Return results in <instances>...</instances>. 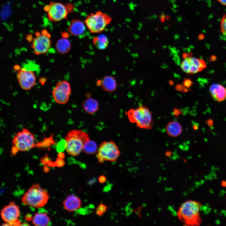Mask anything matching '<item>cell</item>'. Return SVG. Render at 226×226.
Instances as JSON below:
<instances>
[{
    "label": "cell",
    "mask_w": 226,
    "mask_h": 226,
    "mask_svg": "<svg viewBox=\"0 0 226 226\" xmlns=\"http://www.w3.org/2000/svg\"><path fill=\"white\" fill-rule=\"evenodd\" d=\"M201 206L198 202L191 200L186 201L179 208L177 216L186 225L199 226L202 222L200 213Z\"/></svg>",
    "instance_id": "1"
},
{
    "label": "cell",
    "mask_w": 226,
    "mask_h": 226,
    "mask_svg": "<svg viewBox=\"0 0 226 226\" xmlns=\"http://www.w3.org/2000/svg\"><path fill=\"white\" fill-rule=\"evenodd\" d=\"M66 150L69 155L76 156L82 151L85 144L90 140L89 135L81 130H72L65 136Z\"/></svg>",
    "instance_id": "2"
},
{
    "label": "cell",
    "mask_w": 226,
    "mask_h": 226,
    "mask_svg": "<svg viewBox=\"0 0 226 226\" xmlns=\"http://www.w3.org/2000/svg\"><path fill=\"white\" fill-rule=\"evenodd\" d=\"M49 198L47 191L38 183L33 184L23 196L21 201L24 205L34 208L45 206Z\"/></svg>",
    "instance_id": "3"
},
{
    "label": "cell",
    "mask_w": 226,
    "mask_h": 226,
    "mask_svg": "<svg viewBox=\"0 0 226 226\" xmlns=\"http://www.w3.org/2000/svg\"><path fill=\"white\" fill-rule=\"evenodd\" d=\"M127 114L130 121L135 123L138 128L146 130L152 128L153 125L152 114L146 106L141 105L135 109H131Z\"/></svg>",
    "instance_id": "4"
},
{
    "label": "cell",
    "mask_w": 226,
    "mask_h": 226,
    "mask_svg": "<svg viewBox=\"0 0 226 226\" xmlns=\"http://www.w3.org/2000/svg\"><path fill=\"white\" fill-rule=\"evenodd\" d=\"M11 153L15 155L19 151H28L35 146V137L28 129L25 128L15 134L12 140Z\"/></svg>",
    "instance_id": "5"
},
{
    "label": "cell",
    "mask_w": 226,
    "mask_h": 226,
    "mask_svg": "<svg viewBox=\"0 0 226 226\" xmlns=\"http://www.w3.org/2000/svg\"><path fill=\"white\" fill-rule=\"evenodd\" d=\"M111 20L110 16L98 11L88 15L84 22L86 27L91 33H97L103 31Z\"/></svg>",
    "instance_id": "6"
},
{
    "label": "cell",
    "mask_w": 226,
    "mask_h": 226,
    "mask_svg": "<svg viewBox=\"0 0 226 226\" xmlns=\"http://www.w3.org/2000/svg\"><path fill=\"white\" fill-rule=\"evenodd\" d=\"M96 153L99 163L105 161L113 162L119 156L121 152L118 145L111 141H104L100 144Z\"/></svg>",
    "instance_id": "7"
},
{
    "label": "cell",
    "mask_w": 226,
    "mask_h": 226,
    "mask_svg": "<svg viewBox=\"0 0 226 226\" xmlns=\"http://www.w3.org/2000/svg\"><path fill=\"white\" fill-rule=\"evenodd\" d=\"M20 214L19 207L13 202L4 207L1 212L2 218L9 226L20 225V221L18 219Z\"/></svg>",
    "instance_id": "8"
},
{
    "label": "cell",
    "mask_w": 226,
    "mask_h": 226,
    "mask_svg": "<svg viewBox=\"0 0 226 226\" xmlns=\"http://www.w3.org/2000/svg\"><path fill=\"white\" fill-rule=\"evenodd\" d=\"M45 8L47 12L49 19L55 22L65 19L70 11L68 5H65L60 3H51L49 5L46 6Z\"/></svg>",
    "instance_id": "9"
},
{
    "label": "cell",
    "mask_w": 226,
    "mask_h": 226,
    "mask_svg": "<svg viewBox=\"0 0 226 226\" xmlns=\"http://www.w3.org/2000/svg\"><path fill=\"white\" fill-rule=\"evenodd\" d=\"M206 67V62L203 59L189 56L184 58L181 65V69L189 75L200 72Z\"/></svg>",
    "instance_id": "10"
},
{
    "label": "cell",
    "mask_w": 226,
    "mask_h": 226,
    "mask_svg": "<svg viewBox=\"0 0 226 226\" xmlns=\"http://www.w3.org/2000/svg\"><path fill=\"white\" fill-rule=\"evenodd\" d=\"M71 93L70 84L66 80L58 82L52 92L54 100L57 103L62 105L65 104L68 102Z\"/></svg>",
    "instance_id": "11"
},
{
    "label": "cell",
    "mask_w": 226,
    "mask_h": 226,
    "mask_svg": "<svg viewBox=\"0 0 226 226\" xmlns=\"http://www.w3.org/2000/svg\"><path fill=\"white\" fill-rule=\"evenodd\" d=\"M43 30L41 34L38 33L32 41L31 48L37 55L45 54L51 46V42L47 32Z\"/></svg>",
    "instance_id": "12"
},
{
    "label": "cell",
    "mask_w": 226,
    "mask_h": 226,
    "mask_svg": "<svg viewBox=\"0 0 226 226\" xmlns=\"http://www.w3.org/2000/svg\"><path fill=\"white\" fill-rule=\"evenodd\" d=\"M17 78L20 87L23 90H30L35 84L36 77L32 71L22 68L18 70Z\"/></svg>",
    "instance_id": "13"
},
{
    "label": "cell",
    "mask_w": 226,
    "mask_h": 226,
    "mask_svg": "<svg viewBox=\"0 0 226 226\" xmlns=\"http://www.w3.org/2000/svg\"><path fill=\"white\" fill-rule=\"evenodd\" d=\"M209 92L214 100L220 102L226 100V88L218 83L212 84L209 88Z\"/></svg>",
    "instance_id": "14"
},
{
    "label": "cell",
    "mask_w": 226,
    "mask_h": 226,
    "mask_svg": "<svg viewBox=\"0 0 226 226\" xmlns=\"http://www.w3.org/2000/svg\"><path fill=\"white\" fill-rule=\"evenodd\" d=\"M81 204L80 199L74 195L68 196L63 202V205L65 209L70 212L79 209L81 207Z\"/></svg>",
    "instance_id": "15"
},
{
    "label": "cell",
    "mask_w": 226,
    "mask_h": 226,
    "mask_svg": "<svg viewBox=\"0 0 226 226\" xmlns=\"http://www.w3.org/2000/svg\"><path fill=\"white\" fill-rule=\"evenodd\" d=\"M86 27L81 20L73 19L68 27V31L71 34L75 36L81 35L85 30Z\"/></svg>",
    "instance_id": "16"
},
{
    "label": "cell",
    "mask_w": 226,
    "mask_h": 226,
    "mask_svg": "<svg viewBox=\"0 0 226 226\" xmlns=\"http://www.w3.org/2000/svg\"><path fill=\"white\" fill-rule=\"evenodd\" d=\"M82 106L86 113L93 115L98 110L99 103L95 100L89 98L86 99L83 102Z\"/></svg>",
    "instance_id": "17"
},
{
    "label": "cell",
    "mask_w": 226,
    "mask_h": 226,
    "mask_svg": "<svg viewBox=\"0 0 226 226\" xmlns=\"http://www.w3.org/2000/svg\"><path fill=\"white\" fill-rule=\"evenodd\" d=\"M166 131L169 136L172 137H176L181 133L182 128L179 123L175 121H172L167 125Z\"/></svg>",
    "instance_id": "18"
},
{
    "label": "cell",
    "mask_w": 226,
    "mask_h": 226,
    "mask_svg": "<svg viewBox=\"0 0 226 226\" xmlns=\"http://www.w3.org/2000/svg\"><path fill=\"white\" fill-rule=\"evenodd\" d=\"M103 89L108 92H112L117 88V83L115 78L110 76L105 77L101 81Z\"/></svg>",
    "instance_id": "19"
},
{
    "label": "cell",
    "mask_w": 226,
    "mask_h": 226,
    "mask_svg": "<svg viewBox=\"0 0 226 226\" xmlns=\"http://www.w3.org/2000/svg\"><path fill=\"white\" fill-rule=\"evenodd\" d=\"M32 222L36 226H46L50 222V218L46 213H36L33 217Z\"/></svg>",
    "instance_id": "20"
},
{
    "label": "cell",
    "mask_w": 226,
    "mask_h": 226,
    "mask_svg": "<svg viewBox=\"0 0 226 226\" xmlns=\"http://www.w3.org/2000/svg\"><path fill=\"white\" fill-rule=\"evenodd\" d=\"M71 46L70 41L66 38L64 37L58 40L55 45L57 52L63 54L68 53L71 49Z\"/></svg>",
    "instance_id": "21"
},
{
    "label": "cell",
    "mask_w": 226,
    "mask_h": 226,
    "mask_svg": "<svg viewBox=\"0 0 226 226\" xmlns=\"http://www.w3.org/2000/svg\"><path fill=\"white\" fill-rule=\"evenodd\" d=\"M93 43L95 46L99 49L103 50L108 46L109 40L105 35L101 34L94 38Z\"/></svg>",
    "instance_id": "22"
},
{
    "label": "cell",
    "mask_w": 226,
    "mask_h": 226,
    "mask_svg": "<svg viewBox=\"0 0 226 226\" xmlns=\"http://www.w3.org/2000/svg\"><path fill=\"white\" fill-rule=\"evenodd\" d=\"M55 141L52 135L48 137L45 138L42 141L36 143L35 147L38 148H47L54 144Z\"/></svg>",
    "instance_id": "23"
},
{
    "label": "cell",
    "mask_w": 226,
    "mask_h": 226,
    "mask_svg": "<svg viewBox=\"0 0 226 226\" xmlns=\"http://www.w3.org/2000/svg\"><path fill=\"white\" fill-rule=\"evenodd\" d=\"M98 149L97 145L95 142L90 140L85 144L83 151L86 153L92 154L97 152Z\"/></svg>",
    "instance_id": "24"
},
{
    "label": "cell",
    "mask_w": 226,
    "mask_h": 226,
    "mask_svg": "<svg viewBox=\"0 0 226 226\" xmlns=\"http://www.w3.org/2000/svg\"><path fill=\"white\" fill-rule=\"evenodd\" d=\"M220 29L221 33L226 37V14L223 15L220 22Z\"/></svg>",
    "instance_id": "25"
},
{
    "label": "cell",
    "mask_w": 226,
    "mask_h": 226,
    "mask_svg": "<svg viewBox=\"0 0 226 226\" xmlns=\"http://www.w3.org/2000/svg\"><path fill=\"white\" fill-rule=\"evenodd\" d=\"M107 207L104 204L101 203L97 208L96 213L99 216H102L106 211Z\"/></svg>",
    "instance_id": "26"
},
{
    "label": "cell",
    "mask_w": 226,
    "mask_h": 226,
    "mask_svg": "<svg viewBox=\"0 0 226 226\" xmlns=\"http://www.w3.org/2000/svg\"><path fill=\"white\" fill-rule=\"evenodd\" d=\"M66 142L65 140H62L58 143L57 146V150L59 152H61L66 149Z\"/></svg>",
    "instance_id": "27"
},
{
    "label": "cell",
    "mask_w": 226,
    "mask_h": 226,
    "mask_svg": "<svg viewBox=\"0 0 226 226\" xmlns=\"http://www.w3.org/2000/svg\"><path fill=\"white\" fill-rule=\"evenodd\" d=\"M183 85L187 88H190L193 84L192 81L189 78H186L183 81Z\"/></svg>",
    "instance_id": "28"
},
{
    "label": "cell",
    "mask_w": 226,
    "mask_h": 226,
    "mask_svg": "<svg viewBox=\"0 0 226 226\" xmlns=\"http://www.w3.org/2000/svg\"><path fill=\"white\" fill-rule=\"evenodd\" d=\"M183 85L178 84L176 85L175 89L176 90L178 91H183L185 89Z\"/></svg>",
    "instance_id": "29"
},
{
    "label": "cell",
    "mask_w": 226,
    "mask_h": 226,
    "mask_svg": "<svg viewBox=\"0 0 226 226\" xmlns=\"http://www.w3.org/2000/svg\"><path fill=\"white\" fill-rule=\"evenodd\" d=\"M106 180V178L104 175H101L99 178V181L101 183H104Z\"/></svg>",
    "instance_id": "30"
},
{
    "label": "cell",
    "mask_w": 226,
    "mask_h": 226,
    "mask_svg": "<svg viewBox=\"0 0 226 226\" xmlns=\"http://www.w3.org/2000/svg\"><path fill=\"white\" fill-rule=\"evenodd\" d=\"M206 123L210 127H212L213 124V122L212 119H209L207 121Z\"/></svg>",
    "instance_id": "31"
},
{
    "label": "cell",
    "mask_w": 226,
    "mask_h": 226,
    "mask_svg": "<svg viewBox=\"0 0 226 226\" xmlns=\"http://www.w3.org/2000/svg\"><path fill=\"white\" fill-rule=\"evenodd\" d=\"M223 5L226 6V0H216Z\"/></svg>",
    "instance_id": "32"
},
{
    "label": "cell",
    "mask_w": 226,
    "mask_h": 226,
    "mask_svg": "<svg viewBox=\"0 0 226 226\" xmlns=\"http://www.w3.org/2000/svg\"><path fill=\"white\" fill-rule=\"evenodd\" d=\"M58 156L60 158H63L64 157V155L63 153L60 152Z\"/></svg>",
    "instance_id": "33"
},
{
    "label": "cell",
    "mask_w": 226,
    "mask_h": 226,
    "mask_svg": "<svg viewBox=\"0 0 226 226\" xmlns=\"http://www.w3.org/2000/svg\"><path fill=\"white\" fill-rule=\"evenodd\" d=\"M193 128L195 130H197L198 129V125H195L193 126Z\"/></svg>",
    "instance_id": "34"
},
{
    "label": "cell",
    "mask_w": 226,
    "mask_h": 226,
    "mask_svg": "<svg viewBox=\"0 0 226 226\" xmlns=\"http://www.w3.org/2000/svg\"><path fill=\"white\" fill-rule=\"evenodd\" d=\"M22 223L23 224H21L20 225H30V224H29L28 223L25 222H24Z\"/></svg>",
    "instance_id": "35"
}]
</instances>
